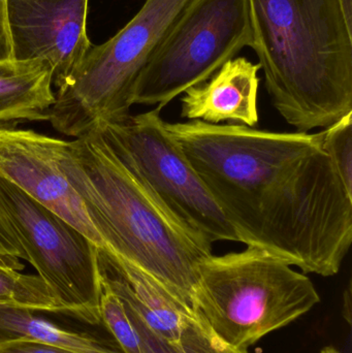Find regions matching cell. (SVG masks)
Segmentation results:
<instances>
[{"label": "cell", "mask_w": 352, "mask_h": 353, "mask_svg": "<svg viewBox=\"0 0 352 353\" xmlns=\"http://www.w3.org/2000/svg\"><path fill=\"white\" fill-rule=\"evenodd\" d=\"M0 353H74L63 348L26 341V340H10L0 342Z\"/></svg>", "instance_id": "20"}, {"label": "cell", "mask_w": 352, "mask_h": 353, "mask_svg": "<svg viewBox=\"0 0 352 353\" xmlns=\"http://www.w3.org/2000/svg\"><path fill=\"white\" fill-rule=\"evenodd\" d=\"M273 105L298 132L352 112V28L339 0H248Z\"/></svg>", "instance_id": "3"}, {"label": "cell", "mask_w": 352, "mask_h": 353, "mask_svg": "<svg viewBox=\"0 0 352 353\" xmlns=\"http://www.w3.org/2000/svg\"><path fill=\"white\" fill-rule=\"evenodd\" d=\"M12 58L8 23H6V0H0V60Z\"/></svg>", "instance_id": "21"}, {"label": "cell", "mask_w": 352, "mask_h": 353, "mask_svg": "<svg viewBox=\"0 0 352 353\" xmlns=\"http://www.w3.org/2000/svg\"><path fill=\"white\" fill-rule=\"evenodd\" d=\"M54 103L53 78L47 62L0 60V130L48 120Z\"/></svg>", "instance_id": "13"}, {"label": "cell", "mask_w": 352, "mask_h": 353, "mask_svg": "<svg viewBox=\"0 0 352 353\" xmlns=\"http://www.w3.org/2000/svg\"><path fill=\"white\" fill-rule=\"evenodd\" d=\"M180 353H249L221 339L204 317L192 309L182 319L177 341Z\"/></svg>", "instance_id": "16"}, {"label": "cell", "mask_w": 352, "mask_h": 353, "mask_svg": "<svg viewBox=\"0 0 352 353\" xmlns=\"http://www.w3.org/2000/svg\"><path fill=\"white\" fill-rule=\"evenodd\" d=\"M101 283L161 337L176 343L182 319L192 310L163 284L127 261L99 248Z\"/></svg>", "instance_id": "12"}, {"label": "cell", "mask_w": 352, "mask_h": 353, "mask_svg": "<svg viewBox=\"0 0 352 353\" xmlns=\"http://www.w3.org/2000/svg\"><path fill=\"white\" fill-rule=\"evenodd\" d=\"M62 143L30 130H0V176L103 248L80 195L60 169Z\"/></svg>", "instance_id": "10"}, {"label": "cell", "mask_w": 352, "mask_h": 353, "mask_svg": "<svg viewBox=\"0 0 352 353\" xmlns=\"http://www.w3.org/2000/svg\"><path fill=\"white\" fill-rule=\"evenodd\" d=\"M320 353H341L339 350H337L336 348L333 347V346H327L324 350H322Z\"/></svg>", "instance_id": "24"}, {"label": "cell", "mask_w": 352, "mask_h": 353, "mask_svg": "<svg viewBox=\"0 0 352 353\" xmlns=\"http://www.w3.org/2000/svg\"><path fill=\"white\" fill-rule=\"evenodd\" d=\"M161 108L97 128L159 205L198 240L239 242L237 232L165 128Z\"/></svg>", "instance_id": "7"}, {"label": "cell", "mask_w": 352, "mask_h": 353, "mask_svg": "<svg viewBox=\"0 0 352 353\" xmlns=\"http://www.w3.org/2000/svg\"><path fill=\"white\" fill-rule=\"evenodd\" d=\"M89 0H6L12 58L49 64L55 91L61 89L91 43Z\"/></svg>", "instance_id": "9"}, {"label": "cell", "mask_w": 352, "mask_h": 353, "mask_svg": "<svg viewBox=\"0 0 352 353\" xmlns=\"http://www.w3.org/2000/svg\"><path fill=\"white\" fill-rule=\"evenodd\" d=\"M122 303L138 331L141 353H180L175 344L153 332L126 303Z\"/></svg>", "instance_id": "18"}, {"label": "cell", "mask_w": 352, "mask_h": 353, "mask_svg": "<svg viewBox=\"0 0 352 353\" xmlns=\"http://www.w3.org/2000/svg\"><path fill=\"white\" fill-rule=\"evenodd\" d=\"M21 261L22 257L16 243L0 222V267L21 271L24 267Z\"/></svg>", "instance_id": "19"}, {"label": "cell", "mask_w": 352, "mask_h": 353, "mask_svg": "<svg viewBox=\"0 0 352 353\" xmlns=\"http://www.w3.org/2000/svg\"><path fill=\"white\" fill-rule=\"evenodd\" d=\"M190 0H146L113 37L91 45L66 84L55 91L48 121L76 139L130 115L142 74Z\"/></svg>", "instance_id": "5"}, {"label": "cell", "mask_w": 352, "mask_h": 353, "mask_svg": "<svg viewBox=\"0 0 352 353\" xmlns=\"http://www.w3.org/2000/svg\"><path fill=\"white\" fill-rule=\"evenodd\" d=\"M39 313L17 307L0 306V342L26 340L74 353H125L111 335L105 338L72 331Z\"/></svg>", "instance_id": "14"}, {"label": "cell", "mask_w": 352, "mask_h": 353, "mask_svg": "<svg viewBox=\"0 0 352 353\" xmlns=\"http://www.w3.org/2000/svg\"><path fill=\"white\" fill-rule=\"evenodd\" d=\"M0 306L63 314L57 299L39 276L26 275L17 270L2 267H0Z\"/></svg>", "instance_id": "15"}, {"label": "cell", "mask_w": 352, "mask_h": 353, "mask_svg": "<svg viewBox=\"0 0 352 353\" xmlns=\"http://www.w3.org/2000/svg\"><path fill=\"white\" fill-rule=\"evenodd\" d=\"M322 145L352 194V112L320 132Z\"/></svg>", "instance_id": "17"}, {"label": "cell", "mask_w": 352, "mask_h": 353, "mask_svg": "<svg viewBox=\"0 0 352 353\" xmlns=\"http://www.w3.org/2000/svg\"><path fill=\"white\" fill-rule=\"evenodd\" d=\"M0 222L63 314L101 325V247L1 176Z\"/></svg>", "instance_id": "6"}, {"label": "cell", "mask_w": 352, "mask_h": 353, "mask_svg": "<svg viewBox=\"0 0 352 353\" xmlns=\"http://www.w3.org/2000/svg\"><path fill=\"white\" fill-rule=\"evenodd\" d=\"M260 70V64L244 57L229 60L207 82L184 92L181 117L189 121H227L254 128L258 122Z\"/></svg>", "instance_id": "11"}, {"label": "cell", "mask_w": 352, "mask_h": 353, "mask_svg": "<svg viewBox=\"0 0 352 353\" xmlns=\"http://www.w3.org/2000/svg\"><path fill=\"white\" fill-rule=\"evenodd\" d=\"M165 128L238 234L304 274L337 275L352 243V194L322 136L194 121Z\"/></svg>", "instance_id": "1"}, {"label": "cell", "mask_w": 352, "mask_h": 353, "mask_svg": "<svg viewBox=\"0 0 352 353\" xmlns=\"http://www.w3.org/2000/svg\"><path fill=\"white\" fill-rule=\"evenodd\" d=\"M253 47L248 0H190L138 77L134 105L163 108Z\"/></svg>", "instance_id": "8"}, {"label": "cell", "mask_w": 352, "mask_h": 353, "mask_svg": "<svg viewBox=\"0 0 352 353\" xmlns=\"http://www.w3.org/2000/svg\"><path fill=\"white\" fill-rule=\"evenodd\" d=\"M320 302L305 274L262 249L247 246L200 261L192 309L221 339L248 350Z\"/></svg>", "instance_id": "4"}, {"label": "cell", "mask_w": 352, "mask_h": 353, "mask_svg": "<svg viewBox=\"0 0 352 353\" xmlns=\"http://www.w3.org/2000/svg\"><path fill=\"white\" fill-rule=\"evenodd\" d=\"M345 21L352 28V0H339Z\"/></svg>", "instance_id": "23"}, {"label": "cell", "mask_w": 352, "mask_h": 353, "mask_svg": "<svg viewBox=\"0 0 352 353\" xmlns=\"http://www.w3.org/2000/svg\"><path fill=\"white\" fill-rule=\"evenodd\" d=\"M343 316L346 319L347 323H351V284H349L346 292H344V311Z\"/></svg>", "instance_id": "22"}, {"label": "cell", "mask_w": 352, "mask_h": 353, "mask_svg": "<svg viewBox=\"0 0 352 353\" xmlns=\"http://www.w3.org/2000/svg\"><path fill=\"white\" fill-rule=\"evenodd\" d=\"M59 165L82 199L103 249L194 306L198 265L212 247L180 225L99 132L63 141Z\"/></svg>", "instance_id": "2"}]
</instances>
